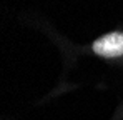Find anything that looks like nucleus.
<instances>
[{
  "instance_id": "1",
  "label": "nucleus",
  "mask_w": 123,
  "mask_h": 120,
  "mask_svg": "<svg viewBox=\"0 0 123 120\" xmlns=\"http://www.w3.org/2000/svg\"><path fill=\"white\" fill-rule=\"evenodd\" d=\"M93 52L100 57L115 59L123 55V33L122 32H111L100 39H97L92 45Z\"/></svg>"
}]
</instances>
